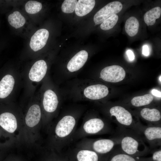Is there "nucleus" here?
<instances>
[{"label":"nucleus","instance_id":"nucleus-1","mask_svg":"<svg viewBox=\"0 0 161 161\" xmlns=\"http://www.w3.org/2000/svg\"><path fill=\"white\" fill-rule=\"evenodd\" d=\"M77 118L74 115L64 116L46 129L47 137L45 148L59 151L69 146L72 143L73 136L77 129Z\"/></svg>","mask_w":161,"mask_h":161},{"label":"nucleus","instance_id":"nucleus-2","mask_svg":"<svg viewBox=\"0 0 161 161\" xmlns=\"http://www.w3.org/2000/svg\"><path fill=\"white\" fill-rule=\"evenodd\" d=\"M42 116L40 106L34 104L29 108L24 119V127L20 143L40 147Z\"/></svg>","mask_w":161,"mask_h":161},{"label":"nucleus","instance_id":"nucleus-3","mask_svg":"<svg viewBox=\"0 0 161 161\" xmlns=\"http://www.w3.org/2000/svg\"><path fill=\"white\" fill-rule=\"evenodd\" d=\"M6 19L13 33L26 40L36 29L34 24L20 7H13L6 13Z\"/></svg>","mask_w":161,"mask_h":161},{"label":"nucleus","instance_id":"nucleus-4","mask_svg":"<svg viewBox=\"0 0 161 161\" xmlns=\"http://www.w3.org/2000/svg\"><path fill=\"white\" fill-rule=\"evenodd\" d=\"M117 131L114 138L117 141L122 150L126 154L134 155L149 148L141 136L135 131L120 127Z\"/></svg>","mask_w":161,"mask_h":161},{"label":"nucleus","instance_id":"nucleus-5","mask_svg":"<svg viewBox=\"0 0 161 161\" xmlns=\"http://www.w3.org/2000/svg\"><path fill=\"white\" fill-rule=\"evenodd\" d=\"M110 124L98 117L85 120L76 130L72 138V143L90 135L109 133L112 131Z\"/></svg>","mask_w":161,"mask_h":161},{"label":"nucleus","instance_id":"nucleus-6","mask_svg":"<svg viewBox=\"0 0 161 161\" xmlns=\"http://www.w3.org/2000/svg\"><path fill=\"white\" fill-rule=\"evenodd\" d=\"M118 144V142L114 138L93 139L84 138L80 139L75 146L91 150L98 154H104L110 152Z\"/></svg>","mask_w":161,"mask_h":161},{"label":"nucleus","instance_id":"nucleus-7","mask_svg":"<svg viewBox=\"0 0 161 161\" xmlns=\"http://www.w3.org/2000/svg\"><path fill=\"white\" fill-rule=\"evenodd\" d=\"M50 33L47 28L38 27L26 40L24 50L25 52L37 54L45 47L49 37Z\"/></svg>","mask_w":161,"mask_h":161},{"label":"nucleus","instance_id":"nucleus-8","mask_svg":"<svg viewBox=\"0 0 161 161\" xmlns=\"http://www.w3.org/2000/svg\"><path fill=\"white\" fill-rule=\"evenodd\" d=\"M24 124V120H19L11 112H6L0 114V126L9 133L12 134L17 142H20Z\"/></svg>","mask_w":161,"mask_h":161},{"label":"nucleus","instance_id":"nucleus-9","mask_svg":"<svg viewBox=\"0 0 161 161\" xmlns=\"http://www.w3.org/2000/svg\"><path fill=\"white\" fill-rule=\"evenodd\" d=\"M140 135L148 144L149 148H157L161 143V125L147 126L143 125Z\"/></svg>","mask_w":161,"mask_h":161},{"label":"nucleus","instance_id":"nucleus-10","mask_svg":"<svg viewBox=\"0 0 161 161\" xmlns=\"http://www.w3.org/2000/svg\"><path fill=\"white\" fill-rule=\"evenodd\" d=\"M20 8L31 20L38 25L43 9L42 3L38 0H24Z\"/></svg>","mask_w":161,"mask_h":161},{"label":"nucleus","instance_id":"nucleus-11","mask_svg":"<svg viewBox=\"0 0 161 161\" xmlns=\"http://www.w3.org/2000/svg\"><path fill=\"white\" fill-rule=\"evenodd\" d=\"M122 8V3L119 1L108 3L95 14L93 18L94 22L96 25L102 23L108 17L120 12Z\"/></svg>","mask_w":161,"mask_h":161},{"label":"nucleus","instance_id":"nucleus-12","mask_svg":"<svg viewBox=\"0 0 161 161\" xmlns=\"http://www.w3.org/2000/svg\"><path fill=\"white\" fill-rule=\"evenodd\" d=\"M126 76V72L121 66L114 65L107 66L101 71L100 78L109 82L116 83L123 80Z\"/></svg>","mask_w":161,"mask_h":161},{"label":"nucleus","instance_id":"nucleus-13","mask_svg":"<svg viewBox=\"0 0 161 161\" xmlns=\"http://www.w3.org/2000/svg\"><path fill=\"white\" fill-rule=\"evenodd\" d=\"M47 69V63L44 60H37L32 64L29 72V79L32 81H41L45 76Z\"/></svg>","mask_w":161,"mask_h":161},{"label":"nucleus","instance_id":"nucleus-14","mask_svg":"<svg viewBox=\"0 0 161 161\" xmlns=\"http://www.w3.org/2000/svg\"><path fill=\"white\" fill-rule=\"evenodd\" d=\"M109 90L106 86L100 84L89 86L85 89L83 93L87 98L92 100L103 98L108 94Z\"/></svg>","mask_w":161,"mask_h":161},{"label":"nucleus","instance_id":"nucleus-15","mask_svg":"<svg viewBox=\"0 0 161 161\" xmlns=\"http://www.w3.org/2000/svg\"><path fill=\"white\" fill-rule=\"evenodd\" d=\"M59 103L55 93L51 89H48L44 93L42 105L45 112L49 114L54 112L57 110Z\"/></svg>","mask_w":161,"mask_h":161},{"label":"nucleus","instance_id":"nucleus-16","mask_svg":"<svg viewBox=\"0 0 161 161\" xmlns=\"http://www.w3.org/2000/svg\"><path fill=\"white\" fill-rule=\"evenodd\" d=\"M88 58V53L86 51H79L68 63L67 66L68 70L71 72L78 71L83 66Z\"/></svg>","mask_w":161,"mask_h":161},{"label":"nucleus","instance_id":"nucleus-17","mask_svg":"<svg viewBox=\"0 0 161 161\" xmlns=\"http://www.w3.org/2000/svg\"><path fill=\"white\" fill-rule=\"evenodd\" d=\"M140 115L143 119L149 123V125H161V113L157 109L144 108L140 111Z\"/></svg>","mask_w":161,"mask_h":161},{"label":"nucleus","instance_id":"nucleus-18","mask_svg":"<svg viewBox=\"0 0 161 161\" xmlns=\"http://www.w3.org/2000/svg\"><path fill=\"white\" fill-rule=\"evenodd\" d=\"M15 83V79L11 75H7L2 78L0 81V98H5L10 94Z\"/></svg>","mask_w":161,"mask_h":161},{"label":"nucleus","instance_id":"nucleus-19","mask_svg":"<svg viewBox=\"0 0 161 161\" xmlns=\"http://www.w3.org/2000/svg\"><path fill=\"white\" fill-rule=\"evenodd\" d=\"M73 150L78 161H98V154L89 149L75 147Z\"/></svg>","mask_w":161,"mask_h":161},{"label":"nucleus","instance_id":"nucleus-20","mask_svg":"<svg viewBox=\"0 0 161 161\" xmlns=\"http://www.w3.org/2000/svg\"><path fill=\"white\" fill-rule=\"evenodd\" d=\"M95 4L94 0H78L75 9L76 15L79 16H85L92 11Z\"/></svg>","mask_w":161,"mask_h":161},{"label":"nucleus","instance_id":"nucleus-21","mask_svg":"<svg viewBox=\"0 0 161 161\" xmlns=\"http://www.w3.org/2000/svg\"><path fill=\"white\" fill-rule=\"evenodd\" d=\"M139 26L138 20L135 17L131 16L126 21L125 27L126 33L130 36L132 37L137 33Z\"/></svg>","mask_w":161,"mask_h":161},{"label":"nucleus","instance_id":"nucleus-22","mask_svg":"<svg viewBox=\"0 0 161 161\" xmlns=\"http://www.w3.org/2000/svg\"><path fill=\"white\" fill-rule=\"evenodd\" d=\"M161 14V9L160 7H157L147 12L144 16L145 23L148 26L154 24L156 20L159 18Z\"/></svg>","mask_w":161,"mask_h":161},{"label":"nucleus","instance_id":"nucleus-23","mask_svg":"<svg viewBox=\"0 0 161 161\" xmlns=\"http://www.w3.org/2000/svg\"><path fill=\"white\" fill-rule=\"evenodd\" d=\"M153 97L150 94L135 97L131 101V104L135 107H139L150 104L153 100Z\"/></svg>","mask_w":161,"mask_h":161},{"label":"nucleus","instance_id":"nucleus-24","mask_svg":"<svg viewBox=\"0 0 161 161\" xmlns=\"http://www.w3.org/2000/svg\"><path fill=\"white\" fill-rule=\"evenodd\" d=\"M118 18V16L117 14L110 16L101 23L100 28L104 30H108L112 28L117 23Z\"/></svg>","mask_w":161,"mask_h":161},{"label":"nucleus","instance_id":"nucleus-25","mask_svg":"<svg viewBox=\"0 0 161 161\" xmlns=\"http://www.w3.org/2000/svg\"><path fill=\"white\" fill-rule=\"evenodd\" d=\"M77 2L76 0H65L61 7L63 12L65 13H71L75 10Z\"/></svg>","mask_w":161,"mask_h":161},{"label":"nucleus","instance_id":"nucleus-26","mask_svg":"<svg viewBox=\"0 0 161 161\" xmlns=\"http://www.w3.org/2000/svg\"><path fill=\"white\" fill-rule=\"evenodd\" d=\"M110 161H136V160L130 155L121 153L115 155Z\"/></svg>","mask_w":161,"mask_h":161},{"label":"nucleus","instance_id":"nucleus-27","mask_svg":"<svg viewBox=\"0 0 161 161\" xmlns=\"http://www.w3.org/2000/svg\"><path fill=\"white\" fill-rule=\"evenodd\" d=\"M12 7L11 0H0V14L7 13Z\"/></svg>","mask_w":161,"mask_h":161},{"label":"nucleus","instance_id":"nucleus-28","mask_svg":"<svg viewBox=\"0 0 161 161\" xmlns=\"http://www.w3.org/2000/svg\"><path fill=\"white\" fill-rule=\"evenodd\" d=\"M152 159L155 161H161V150L155 151L153 154Z\"/></svg>","mask_w":161,"mask_h":161},{"label":"nucleus","instance_id":"nucleus-29","mask_svg":"<svg viewBox=\"0 0 161 161\" xmlns=\"http://www.w3.org/2000/svg\"><path fill=\"white\" fill-rule=\"evenodd\" d=\"M127 54L129 60L132 61L134 60V56L133 52L131 50H128L126 52Z\"/></svg>","mask_w":161,"mask_h":161},{"label":"nucleus","instance_id":"nucleus-30","mask_svg":"<svg viewBox=\"0 0 161 161\" xmlns=\"http://www.w3.org/2000/svg\"><path fill=\"white\" fill-rule=\"evenodd\" d=\"M143 54L146 56H148L149 54V48L147 45H145L143 47Z\"/></svg>","mask_w":161,"mask_h":161},{"label":"nucleus","instance_id":"nucleus-31","mask_svg":"<svg viewBox=\"0 0 161 161\" xmlns=\"http://www.w3.org/2000/svg\"><path fill=\"white\" fill-rule=\"evenodd\" d=\"M151 92L154 96L159 97H161V92H160L156 89H153L152 90Z\"/></svg>","mask_w":161,"mask_h":161},{"label":"nucleus","instance_id":"nucleus-32","mask_svg":"<svg viewBox=\"0 0 161 161\" xmlns=\"http://www.w3.org/2000/svg\"><path fill=\"white\" fill-rule=\"evenodd\" d=\"M161 76H160V78H159L160 80V82L161 81Z\"/></svg>","mask_w":161,"mask_h":161},{"label":"nucleus","instance_id":"nucleus-33","mask_svg":"<svg viewBox=\"0 0 161 161\" xmlns=\"http://www.w3.org/2000/svg\"><path fill=\"white\" fill-rule=\"evenodd\" d=\"M1 21L0 20V28H1Z\"/></svg>","mask_w":161,"mask_h":161}]
</instances>
